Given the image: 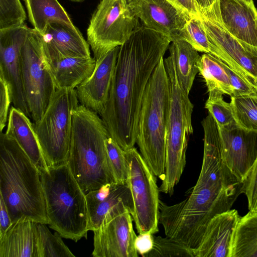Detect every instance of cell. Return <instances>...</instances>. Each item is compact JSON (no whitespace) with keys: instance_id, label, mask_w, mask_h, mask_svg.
I'll list each match as a JSON object with an SVG mask.
<instances>
[{"instance_id":"cell-1","label":"cell","mask_w":257,"mask_h":257,"mask_svg":"<svg viewBox=\"0 0 257 257\" xmlns=\"http://www.w3.org/2000/svg\"><path fill=\"white\" fill-rule=\"evenodd\" d=\"M201 123L204 131L203 161L190 196L173 205L160 202L159 222L166 235L192 250L200 244L210 220L230 210L243 193V183L223 161L216 122L209 113Z\"/></svg>"},{"instance_id":"cell-2","label":"cell","mask_w":257,"mask_h":257,"mask_svg":"<svg viewBox=\"0 0 257 257\" xmlns=\"http://www.w3.org/2000/svg\"><path fill=\"white\" fill-rule=\"evenodd\" d=\"M171 40L143 25L119 46L109 92L99 115L109 135L124 150L136 143L144 93Z\"/></svg>"},{"instance_id":"cell-3","label":"cell","mask_w":257,"mask_h":257,"mask_svg":"<svg viewBox=\"0 0 257 257\" xmlns=\"http://www.w3.org/2000/svg\"><path fill=\"white\" fill-rule=\"evenodd\" d=\"M0 196L12 223L49 224L39 169L13 139L0 135Z\"/></svg>"},{"instance_id":"cell-4","label":"cell","mask_w":257,"mask_h":257,"mask_svg":"<svg viewBox=\"0 0 257 257\" xmlns=\"http://www.w3.org/2000/svg\"><path fill=\"white\" fill-rule=\"evenodd\" d=\"M110 137L100 116L79 104L72 112V128L67 163L85 194L115 183L105 145Z\"/></svg>"},{"instance_id":"cell-5","label":"cell","mask_w":257,"mask_h":257,"mask_svg":"<svg viewBox=\"0 0 257 257\" xmlns=\"http://www.w3.org/2000/svg\"><path fill=\"white\" fill-rule=\"evenodd\" d=\"M50 227L75 242L87 238L88 212L86 194L67 162L39 169Z\"/></svg>"},{"instance_id":"cell-6","label":"cell","mask_w":257,"mask_h":257,"mask_svg":"<svg viewBox=\"0 0 257 257\" xmlns=\"http://www.w3.org/2000/svg\"><path fill=\"white\" fill-rule=\"evenodd\" d=\"M169 82L164 57L147 85L140 112L136 143L155 176L163 180L166 134L169 107Z\"/></svg>"},{"instance_id":"cell-7","label":"cell","mask_w":257,"mask_h":257,"mask_svg":"<svg viewBox=\"0 0 257 257\" xmlns=\"http://www.w3.org/2000/svg\"><path fill=\"white\" fill-rule=\"evenodd\" d=\"M169 82V107L166 134L165 176L159 191L172 195L186 165L188 139L193 134L192 114L194 105L181 88L173 57L164 59Z\"/></svg>"},{"instance_id":"cell-8","label":"cell","mask_w":257,"mask_h":257,"mask_svg":"<svg viewBox=\"0 0 257 257\" xmlns=\"http://www.w3.org/2000/svg\"><path fill=\"white\" fill-rule=\"evenodd\" d=\"M78 104L75 89H56L40 119L33 123L47 167L67 162L72 112Z\"/></svg>"},{"instance_id":"cell-9","label":"cell","mask_w":257,"mask_h":257,"mask_svg":"<svg viewBox=\"0 0 257 257\" xmlns=\"http://www.w3.org/2000/svg\"><path fill=\"white\" fill-rule=\"evenodd\" d=\"M141 25L127 0H101L87 29V42L96 61L120 46Z\"/></svg>"},{"instance_id":"cell-10","label":"cell","mask_w":257,"mask_h":257,"mask_svg":"<svg viewBox=\"0 0 257 257\" xmlns=\"http://www.w3.org/2000/svg\"><path fill=\"white\" fill-rule=\"evenodd\" d=\"M22 75L28 108L34 122L40 119L56 90L45 63L42 35L31 29L21 49Z\"/></svg>"},{"instance_id":"cell-11","label":"cell","mask_w":257,"mask_h":257,"mask_svg":"<svg viewBox=\"0 0 257 257\" xmlns=\"http://www.w3.org/2000/svg\"><path fill=\"white\" fill-rule=\"evenodd\" d=\"M125 151L129 165L127 183L133 203L131 215L139 234L158 232L160 200L155 175L134 147Z\"/></svg>"},{"instance_id":"cell-12","label":"cell","mask_w":257,"mask_h":257,"mask_svg":"<svg viewBox=\"0 0 257 257\" xmlns=\"http://www.w3.org/2000/svg\"><path fill=\"white\" fill-rule=\"evenodd\" d=\"M200 20L211 42L224 54L225 63L257 84V47L231 35L210 11L202 14Z\"/></svg>"},{"instance_id":"cell-13","label":"cell","mask_w":257,"mask_h":257,"mask_svg":"<svg viewBox=\"0 0 257 257\" xmlns=\"http://www.w3.org/2000/svg\"><path fill=\"white\" fill-rule=\"evenodd\" d=\"M31 28L25 23L0 30V74L7 81L12 103L30 118L24 92L21 49Z\"/></svg>"},{"instance_id":"cell-14","label":"cell","mask_w":257,"mask_h":257,"mask_svg":"<svg viewBox=\"0 0 257 257\" xmlns=\"http://www.w3.org/2000/svg\"><path fill=\"white\" fill-rule=\"evenodd\" d=\"M128 210L106 217L94 232V257H138L137 235Z\"/></svg>"},{"instance_id":"cell-15","label":"cell","mask_w":257,"mask_h":257,"mask_svg":"<svg viewBox=\"0 0 257 257\" xmlns=\"http://www.w3.org/2000/svg\"><path fill=\"white\" fill-rule=\"evenodd\" d=\"M218 128L223 161L243 183L257 160V132L243 128L236 122Z\"/></svg>"},{"instance_id":"cell-16","label":"cell","mask_w":257,"mask_h":257,"mask_svg":"<svg viewBox=\"0 0 257 257\" xmlns=\"http://www.w3.org/2000/svg\"><path fill=\"white\" fill-rule=\"evenodd\" d=\"M136 16L149 29L168 37L181 40L187 17L167 0H127Z\"/></svg>"},{"instance_id":"cell-17","label":"cell","mask_w":257,"mask_h":257,"mask_svg":"<svg viewBox=\"0 0 257 257\" xmlns=\"http://www.w3.org/2000/svg\"><path fill=\"white\" fill-rule=\"evenodd\" d=\"M119 48H114L97 60L92 74L75 88L79 104L99 115L109 97Z\"/></svg>"},{"instance_id":"cell-18","label":"cell","mask_w":257,"mask_h":257,"mask_svg":"<svg viewBox=\"0 0 257 257\" xmlns=\"http://www.w3.org/2000/svg\"><path fill=\"white\" fill-rule=\"evenodd\" d=\"M88 212V230L98 228L104 219L133 210L132 194L128 183H107L86 194Z\"/></svg>"},{"instance_id":"cell-19","label":"cell","mask_w":257,"mask_h":257,"mask_svg":"<svg viewBox=\"0 0 257 257\" xmlns=\"http://www.w3.org/2000/svg\"><path fill=\"white\" fill-rule=\"evenodd\" d=\"M210 11L231 35L257 47V10L253 3L217 0Z\"/></svg>"},{"instance_id":"cell-20","label":"cell","mask_w":257,"mask_h":257,"mask_svg":"<svg viewBox=\"0 0 257 257\" xmlns=\"http://www.w3.org/2000/svg\"><path fill=\"white\" fill-rule=\"evenodd\" d=\"M42 35L45 59L91 57L89 45L73 24L52 22Z\"/></svg>"},{"instance_id":"cell-21","label":"cell","mask_w":257,"mask_h":257,"mask_svg":"<svg viewBox=\"0 0 257 257\" xmlns=\"http://www.w3.org/2000/svg\"><path fill=\"white\" fill-rule=\"evenodd\" d=\"M240 218L238 211L233 209L214 216L200 244L193 250L194 257H229L231 240Z\"/></svg>"},{"instance_id":"cell-22","label":"cell","mask_w":257,"mask_h":257,"mask_svg":"<svg viewBox=\"0 0 257 257\" xmlns=\"http://www.w3.org/2000/svg\"><path fill=\"white\" fill-rule=\"evenodd\" d=\"M44 60L56 89H75L92 74L96 65L95 59L91 57H65Z\"/></svg>"},{"instance_id":"cell-23","label":"cell","mask_w":257,"mask_h":257,"mask_svg":"<svg viewBox=\"0 0 257 257\" xmlns=\"http://www.w3.org/2000/svg\"><path fill=\"white\" fill-rule=\"evenodd\" d=\"M37 223H12L0 237V257H37Z\"/></svg>"},{"instance_id":"cell-24","label":"cell","mask_w":257,"mask_h":257,"mask_svg":"<svg viewBox=\"0 0 257 257\" xmlns=\"http://www.w3.org/2000/svg\"><path fill=\"white\" fill-rule=\"evenodd\" d=\"M5 133L17 142L39 169L47 167L30 118L13 105L10 109Z\"/></svg>"},{"instance_id":"cell-25","label":"cell","mask_w":257,"mask_h":257,"mask_svg":"<svg viewBox=\"0 0 257 257\" xmlns=\"http://www.w3.org/2000/svg\"><path fill=\"white\" fill-rule=\"evenodd\" d=\"M168 48L174 60L180 86L189 95L199 72L197 62L200 56L189 43L183 40L172 41Z\"/></svg>"},{"instance_id":"cell-26","label":"cell","mask_w":257,"mask_h":257,"mask_svg":"<svg viewBox=\"0 0 257 257\" xmlns=\"http://www.w3.org/2000/svg\"><path fill=\"white\" fill-rule=\"evenodd\" d=\"M229 257H257V211L240 217L231 240Z\"/></svg>"},{"instance_id":"cell-27","label":"cell","mask_w":257,"mask_h":257,"mask_svg":"<svg viewBox=\"0 0 257 257\" xmlns=\"http://www.w3.org/2000/svg\"><path fill=\"white\" fill-rule=\"evenodd\" d=\"M200 74L205 80L208 97L223 96V94L233 95L230 78L220 59L214 56L204 53L197 62Z\"/></svg>"},{"instance_id":"cell-28","label":"cell","mask_w":257,"mask_h":257,"mask_svg":"<svg viewBox=\"0 0 257 257\" xmlns=\"http://www.w3.org/2000/svg\"><path fill=\"white\" fill-rule=\"evenodd\" d=\"M30 22L42 34L49 23L61 21L73 25L68 14L58 0H24Z\"/></svg>"},{"instance_id":"cell-29","label":"cell","mask_w":257,"mask_h":257,"mask_svg":"<svg viewBox=\"0 0 257 257\" xmlns=\"http://www.w3.org/2000/svg\"><path fill=\"white\" fill-rule=\"evenodd\" d=\"M181 40L187 42L198 52L211 54L225 62L224 54L209 39L200 18L187 19Z\"/></svg>"},{"instance_id":"cell-30","label":"cell","mask_w":257,"mask_h":257,"mask_svg":"<svg viewBox=\"0 0 257 257\" xmlns=\"http://www.w3.org/2000/svg\"><path fill=\"white\" fill-rule=\"evenodd\" d=\"M37 257H74L58 232L53 234L46 224L37 223Z\"/></svg>"},{"instance_id":"cell-31","label":"cell","mask_w":257,"mask_h":257,"mask_svg":"<svg viewBox=\"0 0 257 257\" xmlns=\"http://www.w3.org/2000/svg\"><path fill=\"white\" fill-rule=\"evenodd\" d=\"M234 118L240 127L257 132V94L230 97Z\"/></svg>"},{"instance_id":"cell-32","label":"cell","mask_w":257,"mask_h":257,"mask_svg":"<svg viewBox=\"0 0 257 257\" xmlns=\"http://www.w3.org/2000/svg\"><path fill=\"white\" fill-rule=\"evenodd\" d=\"M109 166L115 183L127 182L129 165L125 151L110 137L105 140Z\"/></svg>"},{"instance_id":"cell-33","label":"cell","mask_w":257,"mask_h":257,"mask_svg":"<svg viewBox=\"0 0 257 257\" xmlns=\"http://www.w3.org/2000/svg\"><path fill=\"white\" fill-rule=\"evenodd\" d=\"M194 257L193 250L168 236H153L152 249L144 257Z\"/></svg>"},{"instance_id":"cell-34","label":"cell","mask_w":257,"mask_h":257,"mask_svg":"<svg viewBox=\"0 0 257 257\" xmlns=\"http://www.w3.org/2000/svg\"><path fill=\"white\" fill-rule=\"evenodd\" d=\"M26 19L20 0H0V30L23 24Z\"/></svg>"},{"instance_id":"cell-35","label":"cell","mask_w":257,"mask_h":257,"mask_svg":"<svg viewBox=\"0 0 257 257\" xmlns=\"http://www.w3.org/2000/svg\"><path fill=\"white\" fill-rule=\"evenodd\" d=\"M205 107L213 116L218 127L236 122L231 105L230 102H226L223 96L208 97Z\"/></svg>"},{"instance_id":"cell-36","label":"cell","mask_w":257,"mask_h":257,"mask_svg":"<svg viewBox=\"0 0 257 257\" xmlns=\"http://www.w3.org/2000/svg\"><path fill=\"white\" fill-rule=\"evenodd\" d=\"M221 61L230 78L233 89L232 96L257 94V84L243 77L232 69L226 63L221 60Z\"/></svg>"},{"instance_id":"cell-37","label":"cell","mask_w":257,"mask_h":257,"mask_svg":"<svg viewBox=\"0 0 257 257\" xmlns=\"http://www.w3.org/2000/svg\"><path fill=\"white\" fill-rule=\"evenodd\" d=\"M243 193L246 197L248 210L257 211V160L243 182Z\"/></svg>"},{"instance_id":"cell-38","label":"cell","mask_w":257,"mask_h":257,"mask_svg":"<svg viewBox=\"0 0 257 257\" xmlns=\"http://www.w3.org/2000/svg\"><path fill=\"white\" fill-rule=\"evenodd\" d=\"M12 98L9 85L4 78L0 74V131L3 132V129L6 126L10 104Z\"/></svg>"},{"instance_id":"cell-39","label":"cell","mask_w":257,"mask_h":257,"mask_svg":"<svg viewBox=\"0 0 257 257\" xmlns=\"http://www.w3.org/2000/svg\"><path fill=\"white\" fill-rule=\"evenodd\" d=\"M182 12L188 19L200 18L202 13L196 0H167Z\"/></svg>"},{"instance_id":"cell-40","label":"cell","mask_w":257,"mask_h":257,"mask_svg":"<svg viewBox=\"0 0 257 257\" xmlns=\"http://www.w3.org/2000/svg\"><path fill=\"white\" fill-rule=\"evenodd\" d=\"M150 233L139 234L135 240V247L139 254L144 256L152 248L153 235Z\"/></svg>"},{"instance_id":"cell-41","label":"cell","mask_w":257,"mask_h":257,"mask_svg":"<svg viewBox=\"0 0 257 257\" xmlns=\"http://www.w3.org/2000/svg\"><path fill=\"white\" fill-rule=\"evenodd\" d=\"M0 237L2 236L12 224L10 215L6 204L0 196Z\"/></svg>"},{"instance_id":"cell-42","label":"cell","mask_w":257,"mask_h":257,"mask_svg":"<svg viewBox=\"0 0 257 257\" xmlns=\"http://www.w3.org/2000/svg\"><path fill=\"white\" fill-rule=\"evenodd\" d=\"M202 14L211 10L217 0H196Z\"/></svg>"},{"instance_id":"cell-43","label":"cell","mask_w":257,"mask_h":257,"mask_svg":"<svg viewBox=\"0 0 257 257\" xmlns=\"http://www.w3.org/2000/svg\"><path fill=\"white\" fill-rule=\"evenodd\" d=\"M71 1H73V2H80L84 0H71Z\"/></svg>"},{"instance_id":"cell-44","label":"cell","mask_w":257,"mask_h":257,"mask_svg":"<svg viewBox=\"0 0 257 257\" xmlns=\"http://www.w3.org/2000/svg\"><path fill=\"white\" fill-rule=\"evenodd\" d=\"M243 1L248 2V3H253V0H243Z\"/></svg>"}]
</instances>
